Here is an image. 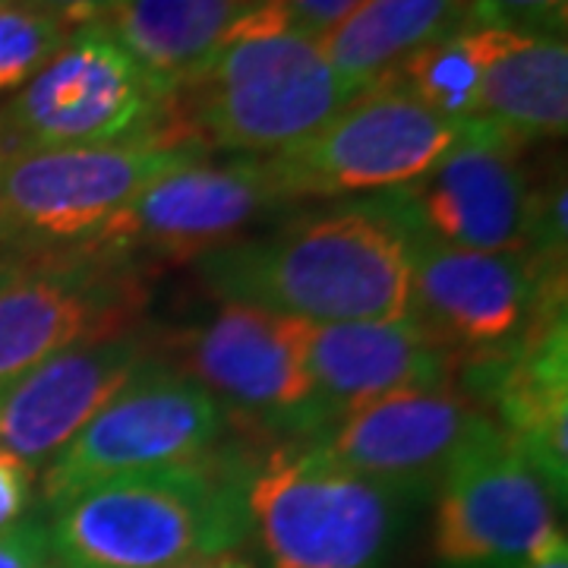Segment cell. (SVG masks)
<instances>
[{"label":"cell","instance_id":"obj_1","mask_svg":"<svg viewBox=\"0 0 568 568\" xmlns=\"http://www.w3.org/2000/svg\"><path fill=\"white\" fill-rule=\"evenodd\" d=\"M193 263L215 301L316 325L410 316V234L383 196L306 212Z\"/></svg>","mask_w":568,"mask_h":568},{"label":"cell","instance_id":"obj_2","mask_svg":"<svg viewBox=\"0 0 568 568\" xmlns=\"http://www.w3.org/2000/svg\"><path fill=\"white\" fill-rule=\"evenodd\" d=\"M253 465V452L227 443L77 489L48 506L51 552L63 568H174L234 552L250 537Z\"/></svg>","mask_w":568,"mask_h":568},{"label":"cell","instance_id":"obj_3","mask_svg":"<svg viewBox=\"0 0 568 568\" xmlns=\"http://www.w3.org/2000/svg\"><path fill=\"white\" fill-rule=\"evenodd\" d=\"M357 92L320 41L253 7L222 48L168 95L164 136L205 155L268 159L313 136Z\"/></svg>","mask_w":568,"mask_h":568},{"label":"cell","instance_id":"obj_4","mask_svg":"<svg viewBox=\"0 0 568 568\" xmlns=\"http://www.w3.org/2000/svg\"><path fill=\"white\" fill-rule=\"evenodd\" d=\"M417 506L332 458L316 439L278 443L256 458L250 534L272 568H383Z\"/></svg>","mask_w":568,"mask_h":568},{"label":"cell","instance_id":"obj_5","mask_svg":"<svg viewBox=\"0 0 568 568\" xmlns=\"http://www.w3.org/2000/svg\"><path fill=\"white\" fill-rule=\"evenodd\" d=\"M196 159L205 152L164 136L0 152V244L10 253L85 244L155 178Z\"/></svg>","mask_w":568,"mask_h":568},{"label":"cell","instance_id":"obj_6","mask_svg":"<svg viewBox=\"0 0 568 568\" xmlns=\"http://www.w3.org/2000/svg\"><path fill=\"white\" fill-rule=\"evenodd\" d=\"M306 332V320L219 301L203 320L159 338V357L212 392L231 426L297 443L320 436Z\"/></svg>","mask_w":568,"mask_h":568},{"label":"cell","instance_id":"obj_7","mask_svg":"<svg viewBox=\"0 0 568 568\" xmlns=\"http://www.w3.org/2000/svg\"><path fill=\"white\" fill-rule=\"evenodd\" d=\"M140 265L99 246L0 256V388L70 347L140 328Z\"/></svg>","mask_w":568,"mask_h":568},{"label":"cell","instance_id":"obj_8","mask_svg":"<svg viewBox=\"0 0 568 568\" xmlns=\"http://www.w3.org/2000/svg\"><path fill=\"white\" fill-rule=\"evenodd\" d=\"M465 126L429 111L398 82L357 92L313 136L268 155L284 200L386 193L417 181L462 140Z\"/></svg>","mask_w":568,"mask_h":568},{"label":"cell","instance_id":"obj_9","mask_svg":"<svg viewBox=\"0 0 568 568\" xmlns=\"http://www.w3.org/2000/svg\"><path fill=\"white\" fill-rule=\"evenodd\" d=\"M227 429L219 398L155 354L44 465L41 496L54 506L108 477L203 458L224 446Z\"/></svg>","mask_w":568,"mask_h":568},{"label":"cell","instance_id":"obj_10","mask_svg":"<svg viewBox=\"0 0 568 568\" xmlns=\"http://www.w3.org/2000/svg\"><path fill=\"white\" fill-rule=\"evenodd\" d=\"M168 95L104 22L73 29L0 114L20 149H67L164 136ZM168 140V136H164Z\"/></svg>","mask_w":568,"mask_h":568},{"label":"cell","instance_id":"obj_11","mask_svg":"<svg viewBox=\"0 0 568 568\" xmlns=\"http://www.w3.org/2000/svg\"><path fill=\"white\" fill-rule=\"evenodd\" d=\"M566 313V265L455 250L410 234V316L462 361L506 354Z\"/></svg>","mask_w":568,"mask_h":568},{"label":"cell","instance_id":"obj_12","mask_svg":"<svg viewBox=\"0 0 568 568\" xmlns=\"http://www.w3.org/2000/svg\"><path fill=\"white\" fill-rule=\"evenodd\" d=\"M559 506L487 414L436 487V568H525L562 534Z\"/></svg>","mask_w":568,"mask_h":568},{"label":"cell","instance_id":"obj_13","mask_svg":"<svg viewBox=\"0 0 568 568\" xmlns=\"http://www.w3.org/2000/svg\"><path fill=\"white\" fill-rule=\"evenodd\" d=\"M282 205L287 200L265 159L215 162L205 155L155 178L85 244L130 263L140 256L200 260L241 241L246 227Z\"/></svg>","mask_w":568,"mask_h":568},{"label":"cell","instance_id":"obj_14","mask_svg":"<svg viewBox=\"0 0 568 568\" xmlns=\"http://www.w3.org/2000/svg\"><path fill=\"white\" fill-rule=\"evenodd\" d=\"M518 145L465 123L462 140L417 181L379 193L407 234L455 250L528 253L530 193Z\"/></svg>","mask_w":568,"mask_h":568},{"label":"cell","instance_id":"obj_15","mask_svg":"<svg viewBox=\"0 0 568 568\" xmlns=\"http://www.w3.org/2000/svg\"><path fill=\"white\" fill-rule=\"evenodd\" d=\"M484 420L487 410L458 383L414 386L351 410L316 443L351 470L424 503Z\"/></svg>","mask_w":568,"mask_h":568},{"label":"cell","instance_id":"obj_16","mask_svg":"<svg viewBox=\"0 0 568 568\" xmlns=\"http://www.w3.org/2000/svg\"><path fill=\"white\" fill-rule=\"evenodd\" d=\"M155 354L159 338L133 328L32 366L0 388V446L26 465H48Z\"/></svg>","mask_w":568,"mask_h":568},{"label":"cell","instance_id":"obj_17","mask_svg":"<svg viewBox=\"0 0 568 568\" xmlns=\"http://www.w3.org/2000/svg\"><path fill=\"white\" fill-rule=\"evenodd\" d=\"M462 383L496 426L518 446L552 496L568 489V332L566 313L537 325L506 354L465 357Z\"/></svg>","mask_w":568,"mask_h":568},{"label":"cell","instance_id":"obj_18","mask_svg":"<svg viewBox=\"0 0 568 568\" xmlns=\"http://www.w3.org/2000/svg\"><path fill=\"white\" fill-rule=\"evenodd\" d=\"M458 366L462 357L414 316L392 323H310L306 332L320 436L379 395L455 383Z\"/></svg>","mask_w":568,"mask_h":568},{"label":"cell","instance_id":"obj_19","mask_svg":"<svg viewBox=\"0 0 568 568\" xmlns=\"http://www.w3.org/2000/svg\"><path fill=\"white\" fill-rule=\"evenodd\" d=\"M480 51V104L484 130L518 149L566 136L568 48L562 36L515 29H470Z\"/></svg>","mask_w":568,"mask_h":568},{"label":"cell","instance_id":"obj_20","mask_svg":"<svg viewBox=\"0 0 568 568\" xmlns=\"http://www.w3.org/2000/svg\"><path fill=\"white\" fill-rule=\"evenodd\" d=\"M256 0H121L108 32L171 95L203 67Z\"/></svg>","mask_w":568,"mask_h":568},{"label":"cell","instance_id":"obj_21","mask_svg":"<svg viewBox=\"0 0 568 568\" xmlns=\"http://www.w3.org/2000/svg\"><path fill=\"white\" fill-rule=\"evenodd\" d=\"M465 17L467 0H361L320 39V51L354 92H364L420 48L458 32Z\"/></svg>","mask_w":568,"mask_h":568},{"label":"cell","instance_id":"obj_22","mask_svg":"<svg viewBox=\"0 0 568 568\" xmlns=\"http://www.w3.org/2000/svg\"><path fill=\"white\" fill-rule=\"evenodd\" d=\"M480 51L474 44L470 29H458L446 39L433 41L410 54L392 77L405 92H410L429 111L455 123H470L480 104Z\"/></svg>","mask_w":568,"mask_h":568},{"label":"cell","instance_id":"obj_23","mask_svg":"<svg viewBox=\"0 0 568 568\" xmlns=\"http://www.w3.org/2000/svg\"><path fill=\"white\" fill-rule=\"evenodd\" d=\"M73 29L26 3H0V92L20 89L58 54Z\"/></svg>","mask_w":568,"mask_h":568},{"label":"cell","instance_id":"obj_24","mask_svg":"<svg viewBox=\"0 0 568 568\" xmlns=\"http://www.w3.org/2000/svg\"><path fill=\"white\" fill-rule=\"evenodd\" d=\"M568 0H467L462 29H515L566 39Z\"/></svg>","mask_w":568,"mask_h":568},{"label":"cell","instance_id":"obj_25","mask_svg":"<svg viewBox=\"0 0 568 568\" xmlns=\"http://www.w3.org/2000/svg\"><path fill=\"white\" fill-rule=\"evenodd\" d=\"M357 3L361 0H256V7H263L291 32L316 41L345 20Z\"/></svg>","mask_w":568,"mask_h":568},{"label":"cell","instance_id":"obj_26","mask_svg":"<svg viewBox=\"0 0 568 568\" xmlns=\"http://www.w3.org/2000/svg\"><path fill=\"white\" fill-rule=\"evenodd\" d=\"M48 525L41 518H22L20 525L0 530V568H54Z\"/></svg>","mask_w":568,"mask_h":568},{"label":"cell","instance_id":"obj_27","mask_svg":"<svg viewBox=\"0 0 568 568\" xmlns=\"http://www.w3.org/2000/svg\"><path fill=\"white\" fill-rule=\"evenodd\" d=\"M36 467L26 465L20 455L0 446V530L13 528L32 506Z\"/></svg>","mask_w":568,"mask_h":568},{"label":"cell","instance_id":"obj_28","mask_svg":"<svg viewBox=\"0 0 568 568\" xmlns=\"http://www.w3.org/2000/svg\"><path fill=\"white\" fill-rule=\"evenodd\" d=\"M13 3H26L32 10H41L54 20L67 22L70 29L104 22L121 7V0H13Z\"/></svg>","mask_w":568,"mask_h":568},{"label":"cell","instance_id":"obj_29","mask_svg":"<svg viewBox=\"0 0 568 568\" xmlns=\"http://www.w3.org/2000/svg\"><path fill=\"white\" fill-rule=\"evenodd\" d=\"M525 568H568V544L566 534H559L537 559H530Z\"/></svg>","mask_w":568,"mask_h":568},{"label":"cell","instance_id":"obj_30","mask_svg":"<svg viewBox=\"0 0 568 568\" xmlns=\"http://www.w3.org/2000/svg\"><path fill=\"white\" fill-rule=\"evenodd\" d=\"M174 568H256L250 566L246 559L234 556V552H222V556H205V559H193V562H183Z\"/></svg>","mask_w":568,"mask_h":568},{"label":"cell","instance_id":"obj_31","mask_svg":"<svg viewBox=\"0 0 568 568\" xmlns=\"http://www.w3.org/2000/svg\"><path fill=\"white\" fill-rule=\"evenodd\" d=\"M0 3H13V0H0Z\"/></svg>","mask_w":568,"mask_h":568},{"label":"cell","instance_id":"obj_32","mask_svg":"<svg viewBox=\"0 0 568 568\" xmlns=\"http://www.w3.org/2000/svg\"><path fill=\"white\" fill-rule=\"evenodd\" d=\"M0 136H3V126H0Z\"/></svg>","mask_w":568,"mask_h":568},{"label":"cell","instance_id":"obj_33","mask_svg":"<svg viewBox=\"0 0 568 568\" xmlns=\"http://www.w3.org/2000/svg\"><path fill=\"white\" fill-rule=\"evenodd\" d=\"M54 568H63V566H61V562H58V566H54Z\"/></svg>","mask_w":568,"mask_h":568}]
</instances>
